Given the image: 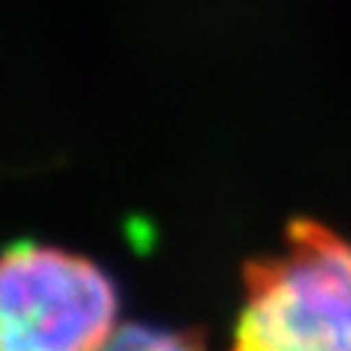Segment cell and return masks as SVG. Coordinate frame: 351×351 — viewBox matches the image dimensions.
<instances>
[{"label":"cell","instance_id":"1","mask_svg":"<svg viewBox=\"0 0 351 351\" xmlns=\"http://www.w3.org/2000/svg\"><path fill=\"white\" fill-rule=\"evenodd\" d=\"M243 287L232 351H351V243L334 228L293 219Z\"/></svg>","mask_w":351,"mask_h":351},{"label":"cell","instance_id":"2","mask_svg":"<svg viewBox=\"0 0 351 351\" xmlns=\"http://www.w3.org/2000/svg\"><path fill=\"white\" fill-rule=\"evenodd\" d=\"M117 311L114 281L91 258L41 243L0 255V351H97Z\"/></svg>","mask_w":351,"mask_h":351},{"label":"cell","instance_id":"3","mask_svg":"<svg viewBox=\"0 0 351 351\" xmlns=\"http://www.w3.org/2000/svg\"><path fill=\"white\" fill-rule=\"evenodd\" d=\"M97 351H205L202 339L191 331H164L149 325H123Z\"/></svg>","mask_w":351,"mask_h":351}]
</instances>
